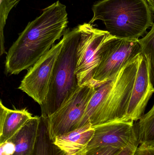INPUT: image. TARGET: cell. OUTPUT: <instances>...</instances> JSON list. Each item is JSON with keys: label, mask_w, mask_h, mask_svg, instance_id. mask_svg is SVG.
<instances>
[{"label": "cell", "mask_w": 154, "mask_h": 155, "mask_svg": "<svg viewBox=\"0 0 154 155\" xmlns=\"http://www.w3.org/2000/svg\"><path fill=\"white\" fill-rule=\"evenodd\" d=\"M66 6L59 1L43 9L27 25L6 53L5 72L16 75L28 70L53 46L67 31Z\"/></svg>", "instance_id": "6da1fadb"}, {"label": "cell", "mask_w": 154, "mask_h": 155, "mask_svg": "<svg viewBox=\"0 0 154 155\" xmlns=\"http://www.w3.org/2000/svg\"><path fill=\"white\" fill-rule=\"evenodd\" d=\"M142 53L127 63L114 80L96 88L79 128H93L112 122H125L126 116Z\"/></svg>", "instance_id": "7a4b0ae2"}, {"label": "cell", "mask_w": 154, "mask_h": 155, "mask_svg": "<svg viewBox=\"0 0 154 155\" xmlns=\"http://www.w3.org/2000/svg\"><path fill=\"white\" fill-rule=\"evenodd\" d=\"M92 10L89 23L101 20L111 35L120 39L139 40L154 23V15L145 0H102Z\"/></svg>", "instance_id": "3957f363"}, {"label": "cell", "mask_w": 154, "mask_h": 155, "mask_svg": "<svg viewBox=\"0 0 154 155\" xmlns=\"http://www.w3.org/2000/svg\"><path fill=\"white\" fill-rule=\"evenodd\" d=\"M80 37L78 25L67 30L63 35V45L54 64L49 93L40 106L43 117L49 118L80 87L75 74Z\"/></svg>", "instance_id": "277c9868"}, {"label": "cell", "mask_w": 154, "mask_h": 155, "mask_svg": "<svg viewBox=\"0 0 154 155\" xmlns=\"http://www.w3.org/2000/svg\"><path fill=\"white\" fill-rule=\"evenodd\" d=\"M78 26L80 37L77 48L75 74L79 86L94 87L93 78L114 36L90 23H85Z\"/></svg>", "instance_id": "5b68a950"}, {"label": "cell", "mask_w": 154, "mask_h": 155, "mask_svg": "<svg viewBox=\"0 0 154 155\" xmlns=\"http://www.w3.org/2000/svg\"><path fill=\"white\" fill-rule=\"evenodd\" d=\"M96 90L94 87L89 85L80 87L66 103L48 118L47 128L52 142L58 136L79 128Z\"/></svg>", "instance_id": "8992f818"}, {"label": "cell", "mask_w": 154, "mask_h": 155, "mask_svg": "<svg viewBox=\"0 0 154 155\" xmlns=\"http://www.w3.org/2000/svg\"><path fill=\"white\" fill-rule=\"evenodd\" d=\"M63 42L62 38L30 67L18 87V89L26 93L40 106L42 104L49 93L54 64Z\"/></svg>", "instance_id": "52a82bcc"}, {"label": "cell", "mask_w": 154, "mask_h": 155, "mask_svg": "<svg viewBox=\"0 0 154 155\" xmlns=\"http://www.w3.org/2000/svg\"><path fill=\"white\" fill-rule=\"evenodd\" d=\"M140 54L138 40L114 37L93 78L95 88L114 79L128 62Z\"/></svg>", "instance_id": "ba28073f"}, {"label": "cell", "mask_w": 154, "mask_h": 155, "mask_svg": "<svg viewBox=\"0 0 154 155\" xmlns=\"http://www.w3.org/2000/svg\"><path fill=\"white\" fill-rule=\"evenodd\" d=\"M154 86L148 62L142 54L127 107L125 122H137L144 114L148 102L154 93Z\"/></svg>", "instance_id": "9c48e42d"}, {"label": "cell", "mask_w": 154, "mask_h": 155, "mask_svg": "<svg viewBox=\"0 0 154 155\" xmlns=\"http://www.w3.org/2000/svg\"><path fill=\"white\" fill-rule=\"evenodd\" d=\"M94 136L89 143L86 152L105 147L123 149L137 137L134 122H112L95 127Z\"/></svg>", "instance_id": "30bf717a"}, {"label": "cell", "mask_w": 154, "mask_h": 155, "mask_svg": "<svg viewBox=\"0 0 154 155\" xmlns=\"http://www.w3.org/2000/svg\"><path fill=\"white\" fill-rule=\"evenodd\" d=\"M94 133L95 128L90 125H86L58 136L52 143L64 155H85L87 147Z\"/></svg>", "instance_id": "8fae6325"}, {"label": "cell", "mask_w": 154, "mask_h": 155, "mask_svg": "<svg viewBox=\"0 0 154 155\" xmlns=\"http://www.w3.org/2000/svg\"><path fill=\"white\" fill-rule=\"evenodd\" d=\"M33 117L26 108L10 109L0 102V144L12 138Z\"/></svg>", "instance_id": "7c38bea8"}, {"label": "cell", "mask_w": 154, "mask_h": 155, "mask_svg": "<svg viewBox=\"0 0 154 155\" xmlns=\"http://www.w3.org/2000/svg\"><path fill=\"white\" fill-rule=\"evenodd\" d=\"M40 117H33L8 141L14 145L13 155H33L39 132Z\"/></svg>", "instance_id": "4fadbf2b"}, {"label": "cell", "mask_w": 154, "mask_h": 155, "mask_svg": "<svg viewBox=\"0 0 154 155\" xmlns=\"http://www.w3.org/2000/svg\"><path fill=\"white\" fill-rule=\"evenodd\" d=\"M134 124L138 147L154 149V105Z\"/></svg>", "instance_id": "5bb4252c"}, {"label": "cell", "mask_w": 154, "mask_h": 155, "mask_svg": "<svg viewBox=\"0 0 154 155\" xmlns=\"http://www.w3.org/2000/svg\"><path fill=\"white\" fill-rule=\"evenodd\" d=\"M39 132L36 150L33 155H64L49 137L47 124L48 118L41 116Z\"/></svg>", "instance_id": "9a60e30c"}, {"label": "cell", "mask_w": 154, "mask_h": 155, "mask_svg": "<svg viewBox=\"0 0 154 155\" xmlns=\"http://www.w3.org/2000/svg\"><path fill=\"white\" fill-rule=\"evenodd\" d=\"M138 41L141 53L148 62L151 80L154 86V23L149 32Z\"/></svg>", "instance_id": "2e32d148"}, {"label": "cell", "mask_w": 154, "mask_h": 155, "mask_svg": "<svg viewBox=\"0 0 154 155\" xmlns=\"http://www.w3.org/2000/svg\"><path fill=\"white\" fill-rule=\"evenodd\" d=\"M21 0H0V45L1 55L6 54L4 47V29L6 24L9 13L11 10L15 7Z\"/></svg>", "instance_id": "e0dca14e"}, {"label": "cell", "mask_w": 154, "mask_h": 155, "mask_svg": "<svg viewBox=\"0 0 154 155\" xmlns=\"http://www.w3.org/2000/svg\"><path fill=\"white\" fill-rule=\"evenodd\" d=\"M122 149L113 147H97L88 150L85 155H116Z\"/></svg>", "instance_id": "ac0fdd59"}, {"label": "cell", "mask_w": 154, "mask_h": 155, "mask_svg": "<svg viewBox=\"0 0 154 155\" xmlns=\"http://www.w3.org/2000/svg\"><path fill=\"white\" fill-rule=\"evenodd\" d=\"M138 147L137 137H136L127 146L122 149L116 155H134Z\"/></svg>", "instance_id": "d6986e66"}, {"label": "cell", "mask_w": 154, "mask_h": 155, "mask_svg": "<svg viewBox=\"0 0 154 155\" xmlns=\"http://www.w3.org/2000/svg\"><path fill=\"white\" fill-rule=\"evenodd\" d=\"M14 151V145L10 141L0 144V155H13Z\"/></svg>", "instance_id": "ffe728a7"}, {"label": "cell", "mask_w": 154, "mask_h": 155, "mask_svg": "<svg viewBox=\"0 0 154 155\" xmlns=\"http://www.w3.org/2000/svg\"><path fill=\"white\" fill-rule=\"evenodd\" d=\"M134 155H154V149L142 148L138 147Z\"/></svg>", "instance_id": "44dd1931"}, {"label": "cell", "mask_w": 154, "mask_h": 155, "mask_svg": "<svg viewBox=\"0 0 154 155\" xmlns=\"http://www.w3.org/2000/svg\"><path fill=\"white\" fill-rule=\"evenodd\" d=\"M146 1L148 4L152 12H154V0H146Z\"/></svg>", "instance_id": "7402d4cb"}, {"label": "cell", "mask_w": 154, "mask_h": 155, "mask_svg": "<svg viewBox=\"0 0 154 155\" xmlns=\"http://www.w3.org/2000/svg\"><path fill=\"white\" fill-rule=\"evenodd\" d=\"M145 1H146V0H145Z\"/></svg>", "instance_id": "603a6c76"}]
</instances>
